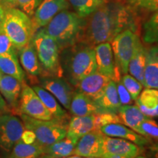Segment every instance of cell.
<instances>
[{"label":"cell","instance_id":"cell-18","mask_svg":"<svg viewBox=\"0 0 158 158\" xmlns=\"http://www.w3.org/2000/svg\"><path fill=\"white\" fill-rule=\"evenodd\" d=\"M117 114L121 124H124L137 133L145 136L141 128V124L149 117L144 115L136 105H122Z\"/></svg>","mask_w":158,"mask_h":158},{"label":"cell","instance_id":"cell-32","mask_svg":"<svg viewBox=\"0 0 158 158\" xmlns=\"http://www.w3.org/2000/svg\"><path fill=\"white\" fill-rule=\"evenodd\" d=\"M121 81L123 84L124 87L127 89L133 101H135L139 94H141L143 86V85L138 81L137 79H135L134 77L129 74H124Z\"/></svg>","mask_w":158,"mask_h":158},{"label":"cell","instance_id":"cell-24","mask_svg":"<svg viewBox=\"0 0 158 158\" xmlns=\"http://www.w3.org/2000/svg\"><path fill=\"white\" fill-rule=\"evenodd\" d=\"M94 102L103 112L117 114L122 104L116 89V82L110 80L100 98Z\"/></svg>","mask_w":158,"mask_h":158},{"label":"cell","instance_id":"cell-8","mask_svg":"<svg viewBox=\"0 0 158 158\" xmlns=\"http://www.w3.org/2000/svg\"><path fill=\"white\" fill-rule=\"evenodd\" d=\"M19 113L40 120H51L54 118L34 89L25 81L22 83L20 94Z\"/></svg>","mask_w":158,"mask_h":158},{"label":"cell","instance_id":"cell-14","mask_svg":"<svg viewBox=\"0 0 158 158\" xmlns=\"http://www.w3.org/2000/svg\"><path fill=\"white\" fill-rule=\"evenodd\" d=\"M104 136L100 130H94L82 136L77 142L73 155L102 158Z\"/></svg>","mask_w":158,"mask_h":158},{"label":"cell","instance_id":"cell-25","mask_svg":"<svg viewBox=\"0 0 158 158\" xmlns=\"http://www.w3.org/2000/svg\"><path fill=\"white\" fill-rule=\"evenodd\" d=\"M147 61V49L141 41L136 47L133 56L128 64V73L143 86L144 70Z\"/></svg>","mask_w":158,"mask_h":158},{"label":"cell","instance_id":"cell-13","mask_svg":"<svg viewBox=\"0 0 158 158\" xmlns=\"http://www.w3.org/2000/svg\"><path fill=\"white\" fill-rule=\"evenodd\" d=\"M143 147L119 138L104 136L102 145V157L109 155H118L126 158H133L140 155Z\"/></svg>","mask_w":158,"mask_h":158},{"label":"cell","instance_id":"cell-26","mask_svg":"<svg viewBox=\"0 0 158 158\" xmlns=\"http://www.w3.org/2000/svg\"><path fill=\"white\" fill-rule=\"evenodd\" d=\"M78 140L65 136L64 138L44 147L45 154L53 158H65L73 155L74 149Z\"/></svg>","mask_w":158,"mask_h":158},{"label":"cell","instance_id":"cell-1","mask_svg":"<svg viewBox=\"0 0 158 158\" xmlns=\"http://www.w3.org/2000/svg\"><path fill=\"white\" fill-rule=\"evenodd\" d=\"M133 13L117 2H105L86 20L81 39L89 46L110 43L122 31H136Z\"/></svg>","mask_w":158,"mask_h":158},{"label":"cell","instance_id":"cell-16","mask_svg":"<svg viewBox=\"0 0 158 158\" xmlns=\"http://www.w3.org/2000/svg\"><path fill=\"white\" fill-rule=\"evenodd\" d=\"M22 87V83L7 75L0 77V93L5 99L11 112L19 113V102Z\"/></svg>","mask_w":158,"mask_h":158},{"label":"cell","instance_id":"cell-48","mask_svg":"<svg viewBox=\"0 0 158 158\" xmlns=\"http://www.w3.org/2000/svg\"><path fill=\"white\" fill-rule=\"evenodd\" d=\"M133 158H146L145 157H144V156H142V155H138V156H136V157H133Z\"/></svg>","mask_w":158,"mask_h":158},{"label":"cell","instance_id":"cell-19","mask_svg":"<svg viewBox=\"0 0 158 158\" xmlns=\"http://www.w3.org/2000/svg\"><path fill=\"white\" fill-rule=\"evenodd\" d=\"M98 130L95 122V114L84 116H73L68 124L67 136L79 140L88 133Z\"/></svg>","mask_w":158,"mask_h":158},{"label":"cell","instance_id":"cell-49","mask_svg":"<svg viewBox=\"0 0 158 158\" xmlns=\"http://www.w3.org/2000/svg\"><path fill=\"white\" fill-rule=\"evenodd\" d=\"M2 74H3L1 70H0V77H1V76H2Z\"/></svg>","mask_w":158,"mask_h":158},{"label":"cell","instance_id":"cell-34","mask_svg":"<svg viewBox=\"0 0 158 158\" xmlns=\"http://www.w3.org/2000/svg\"><path fill=\"white\" fill-rule=\"evenodd\" d=\"M43 0H15V7L29 17H32L35 10Z\"/></svg>","mask_w":158,"mask_h":158},{"label":"cell","instance_id":"cell-37","mask_svg":"<svg viewBox=\"0 0 158 158\" xmlns=\"http://www.w3.org/2000/svg\"><path fill=\"white\" fill-rule=\"evenodd\" d=\"M116 89L122 105H130L133 102V99L121 81L116 82Z\"/></svg>","mask_w":158,"mask_h":158},{"label":"cell","instance_id":"cell-33","mask_svg":"<svg viewBox=\"0 0 158 158\" xmlns=\"http://www.w3.org/2000/svg\"><path fill=\"white\" fill-rule=\"evenodd\" d=\"M95 122L98 130H100L102 126L109 124L120 123L119 117L118 114L111 112H102V113L95 114Z\"/></svg>","mask_w":158,"mask_h":158},{"label":"cell","instance_id":"cell-22","mask_svg":"<svg viewBox=\"0 0 158 158\" xmlns=\"http://www.w3.org/2000/svg\"><path fill=\"white\" fill-rule=\"evenodd\" d=\"M143 86L158 90V46L147 49Z\"/></svg>","mask_w":158,"mask_h":158},{"label":"cell","instance_id":"cell-11","mask_svg":"<svg viewBox=\"0 0 158 158\" xmlns=\"http://www.w3.org/2000/svg\"><path fill=\"white\" fill-rule=\"evenodd\" d=\"M40 84V86L53 94L63 107L70 110L71 100L75 92L70 85L62 78V77H41Z\"/></svg>","mask_w":158,"mask_h":158},{"label":"cell","instance_id":"cell-27","mask_svg":"<svg viewBox=\"0 0 158 158\" xmlns=\"http://www.w3.org/2000/svg\"><path fill=\"white\" fill-rule=\"evenodd\" d=\"M31 88L34 89L37 95L40 98L41 101L44 104L45 108L48 109L55 118H66L67 113L63 109L56 98L51 94L42 86L39 85H33Z\"/></svg>","mask_w":158,"mask_h":158},{"label":"cell","instance_id":"cell-36","mask_svg":"<svg viewBox=\"0 0 158 158\" xmlns=\"http://www.w3.org/2000/svg\"><path fill=\"white\" fill-rule=\"evenodd\" d=\"M141 128L144 135L148 138H152L158 141V124L152 118H147L142 122Z\"/></svg>","mask_w":158,"mask_h":158},{"label":"cell","instance_id":"cell-47","mask_svg":"<svg viewBox=\"0 0 158 158\" xmlns=\"http://www.w3.org/2000/svg\"><path fill=\"white\" fill-rule=\"evenodd\" d=\"M65 158H84L83 157H81V156H78V155H73V156H69V157H67Z\"/></svg>","mask_w":158,"mask_h":158},{"label":"cell","instance_id":"cell-9","mask_svg":"<svg viewBox=\"0 0 158 158\" xmlns=\"http://www.w3.org/2000/svg\"><path fill=\"white\" fill-rule=\"evenodd\" d=\"M25 127L18 116L10 113L0 114V149L10 152L21 140Z\"/></svg>","mask_w":158,"mask_h":158},{"label":"cell","instance_id":"cell-5","mask_svg":"<svg viewBox=\"0 0 158 158\" xmlns=\"http://www.w3.org/2000/svg\"><path fill=\"white\" fill-rule=\"evenodd\" d=\"M20 116L25 129L32 131L36 136L37 143L43 147L62 139L67 135L66 118L40 120L22 114Z\"/></svg>","mask_w":158,"mask_h":158},{"label":"cell","instance_id":"cell-29","mask_svg":"<svg viewBox=\"0 0 158 158\" xmlns=\"http://www.w3.org/2000/svg\"><path fill=\"white\" fill-rule=\"evenodd\" d=\"M9 158H37L44 155V147L37 142L27 144L20 140L10 152Z\"/></svg>","mask_w":158,"mask_h":158},{"label":"cell","instance_id":"cell-40","mask_svg":"<svg viewBox=\"0 0 158 158\" xmlns=\"http://www.w3.org/2000/svg\"><path fill=\"white\" fill-rule=\"evenodd\" d=\"M10 112L11 110L10 109L9 106H7L5 99L3 98L2 95L0 93V114L5 113H10Z\"/></svg>","mask_w":158,"mask_h":158},{"label":"cell","instance_id":"cell-35","mask_svg":"<svg viewBox=\"0 0 158 158\" xmlns=\"http://www.w3.org/2000/svg\"><path fill=\"white\" fill-rule=\"evenodd\" d=\"M18 49L5 33H0V56L18 55Z\"/></svg>","mask_w":158,"mask_h":158},{"label":"cell","instance_id":"cell-28","mask_svg":"<svg viewBox=\"0 0 158 158\" xmlns=\"http://www.w3.org/2000/svg\"><path fill=\"white\" fill-rule=\"evenodd\" d=\"M0 70L2 73L14 77L21 83L24 82L25 73L19 62L18 55H1Z\"/></svg>","mask_w":158,"mask_h":158},{"label":"cell","instance_id":"cell-4","mask_svg":"<svg viewBox=\"0 0 158 158\" xmlns=\"http://www.w3.org/2000/svg\"><path fill=\"white\" fill-rule=\"evenodd\" d=\"M31 42L42 69L41 77H62L64 72L59 60L60 49L56 40L46 34L43 29H40L35 32Z\"/></svg>","mask_w":158,"mask_h":158},{"label":"cell","instance_id":"cell-50","mask_svg":"<svg viewBox=\"0 0 158 158\" xmlns=\"http://www.w3.org/2000/svg\"><path fill=\"white\" fill-rule=\"evenodd\" d=\"M84 158H97V157H84Z\"/></svg>","mask_w":158,"mask_h":158},{"label":"cell","instance_id":"cell-15","mask_svg":"<svg viewBox=\"0 0 158 158\" xmlns=\"http://www.w3.org/2000/svg\"><path fill=\"white\" fill-rule=\"evenodd\" d=\"M110 80L111 79L108 77L96 71L94 73L81 79L76 86L78 92H82L95 101L103 93L105 89Z\"/></svg>","mask_w":158,"mask_h":158},{"label":"cell","instance_id":"cell-7","mask_svg":"<svg viewBox=\"0 0 158 158\" xmlns=\"http://www.w3.org/2000/svg\"><path fill=\"white\" fill-rule=\"evenodd\" d=\"M140 41L135 31L130 29L122 31L111 41L116 65L122 73H128V64Z\"/></svg>","mask_w":158,"mask_h":158},{"label":"cell","instance_id":"cell-12","mask_svg":"<svg viewBox=\"0 0 158 158\" xmlns=\"http://www.w3.org/2000/svg\"><path fill=\"white\" fill-rule=\"evenodd\" d=\"M68 7V0H43L31 19L35 31L45 27L55 15Z\"/></svg>","mask_w":158,"mask_h":158},{"label":"cell","instance_id":"cell-31","mask_svg":"<svg viewBox=\"0 0 158 158\" xmlns=\"http://www.w3.org/2000/svg\"><path fill=\"white\" fill-rule=\"evenodd\" d=\"M143 40L147 44H158V11L143 24Z\"/></svg>","mask_w":158,"mask_h":158},{"label":"cell","instance_id":"cell-10","mask_svg":"<svg viewBox=\"0 0 158 158\" xmlns=\"http://www.w3.org/2000/svg\"><path fill=\"white\" fill-rule=\"evenodd\" d=\"M97 62V71L117 82L119 79V70L116 67L113 51L110 43H102L94 46Z\"/></svg>","mask_w":158,"mask_h":158},{"label":"cell","instance_id":"cell-23","mask_svg":"<svg viewBox=\"0 0 158 158\" xmlns=\"http://www.w3.org/2000/svg\"><path fill=\"white\" fill-rule=\"evenodd\" d=\"M136 106L144 115L149 118L158 116V90L146 88L141 91L137 100Z\"/></svg>","mask_w":158,"mask_h":158},{"label":"cell","instance_id":"cell-38","mask_svg":"<svg viewBox=\"0 0 158 158\" xmlns=\"http://www.w3.org/2000/svg\"><path fill=\"white\" fill-rule=\"evenodd\" d=\"M138 7L150 11H158V0H142Z\"/></svg>","mask_w":158,"mask_h":158},{"label":"cell","instance_id":"cell-43","mask_svg":"<svg viewBox=\"0 0 158 158\" xmlns=\"http://www.w3.org/2000/svg\"><path fill=\"white\" fill-rule=\"evenodd\" d=\"M150 149L152 151L154 155H155V158H158V143L152 146Z\"/></svg>","mask_w":158,"mask_h":158},{"label":"cell","instance_id":"cell-3","mask_svg":"<svg viewBox=\"0 0 158 158\" xmlns=\"http://www.w3.org/2000/svg\"><path fill=\"white\" fill-rule=\"evenodd\" d=\"M3 32L19 51L29 44L35 34L31 17L16 7L5 8Z\"/></svg>","mask_w":158,"mask_h":158},{"label":"cell","instance_id":"cell-2","mask_svg":"<svg viewBox=\"0 0 158 158\" xmlns=\"http://www.w3.org/2000/svg\"><path fill=\"white\" fill-rule=\"evenodd\" d=\"M85 23L84 18L64 10L55 15L43 29L56 40L59 49L62 50L73 46L81 39Z\"/></svg>","mask_w":158,"mask_h":158},{"label":"cell","instance_id":"cell-39","mask_svg":"<svg viewBox=\"0 0 158 158\" xmlns=\"http://www.w3.org/2000/svg\"><path fill=\"white\" fill-rule=\"evenodd\" d=\"M21 140L23 143L31 144L36 142V136H35V134L32 131L25 129L24 131L23 132L22 135H21Z\"/></svg>","mask_w":158,"mask_h":158},{"label":"cell","instance_id":"cell-42","mask_svg":"<svg viewBox=\"0 0 158 158\" xmlns=\"http://www.w3.org/2000/svg\"><path fill=\"white\" fill-rule=\"evenodd\" d=\"M0 2L5 7H15V0H0Z\"/></svg>","mask_w":158,"mask_h":158},{"label":"cell","instance_id":"cell-45","mask_svg":"<svg viewBox=\"0 0 158 158\" xmlns=\"http://www.w3.org/2000/svg\"><path fill=\"white\" fill-rule=\"evenodd\" d=\"M105 158H126L124 157H122V156H118V155H109L106 157Z\"/></svg>","mask_w":158,"mask_h":158},{"label":"cell","instance_id":"cell-21","mask_svg":"<svg viewBox=\"0 0 158 158\" xmlns=\"http://www.w3.org/2000/svg\"><path fill=\"white\" fill-rule=\"evenodd\" d=\"M21 67L31 77L42 76V69L32 42L19 51Z\"/></svg>","mask_w":158,"mask_h":158},{"label":"cell","instance_id":"cell-46","mask_svg":"<svg viewBox=\"0 0 158 158\" xmlns=\"http://www.w3.org/2000/svg\"><path fill=\"white\" fill-rule=\"evenodd\" d=\"M37 158H53V157H51V156H50V155H46V154H44V155H40V157H37Z\"/></svg>","mask_w":158,"mask_h":158},{"label":"cell","instance_id":"cell-6","mask_svg":"<svg viewBox=\"0 0 158 158\" xmlns=\"http://www.w3.org/2000/svg\"><path fill=\"white\" fill-rule=\"evenodd\" d=\"M64 69L69 81L76 86L81 79L97 71L94 48L87 45L75 50L67 59Z\"/></svg>","mask_w":158,"mask_h":158},{"label":"cell","instance_id":"cell-41","mask_svg":"<svg viewBox=\"0 0 158 158\" xmlns=\"http://www.w3.org/2000/svg\"><path fill=\"white\" fill-rule=\"evenodd\" d=\"M5 8L6 7L5 6L0 2V33H4L3 32V21H4V18H5Z\"/></svg>","mask_w":158,"mask_h":158},{"label":"cell","instance_id":"cell-30","mask_svg":"<svg viewBox=\"0 0 158 158\" xmlns=\"http://www.w3.org/2000/svg\"><path fill=\"white\" fill-rule=\"evenodd\" d=\"M68 2L77 14L85 19L106 2V0H68Z\"/></svg>","mask_w":158,"mask_h":158},{"label":"cell","instance_id":"cell-20","mask_svg":"<svg viewBox=\"0 0 158 158\" xmlns=\"http://www.w3.org/2000/svg\"><path fill=\"white\" fill-rule=\"evenodd\" d=\"M70 110L73 115L76 116H89L103 112L92 99L78 91L74 92Z\"/></svg>","mask_w":158,"mask_h":158},{"label":"cell","instance_id":"cell-17","mask_svg":"<svg viewBox=\"0 0 158 158\" xmlns=\"http://www.w3.org/2000/svg\"><path fill=\"white\" fill-rule=\"evenodd\" d=\"M100 130L105 135L125 139L140 147L147 145L150 142L149 138L138 134L120 123L106 124L100 127Z\"/></svg>","mask_w":158,"mask_h":158},{"label":"cell","instance_id":"cell-44","mask_svg":"<svg viewBox=\"0 0 158 158\" xmlns=\"http://www.w3.org/2000/svg\"><path fill=\"white\" fill-rule=\"evenodd\" d=\"M127 1L131 5L138 7V6H139V4L141 3V2L142 1V0H127Z\"/></svg>","mask_w":158,"mask_h":158}]
</instances>
